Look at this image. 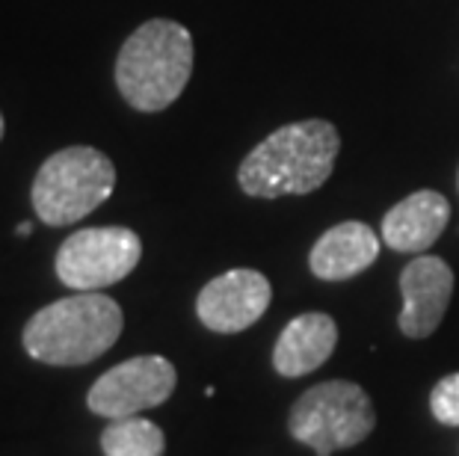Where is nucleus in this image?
<instances>
[{
    "label": "nucleus",
    "mask_w": 459,
    "mask_h": 456,
    "mask_svg": "<svg viewBox=\"0 0 459 456\" xmlns=\"http://www.w3.org/2000/svg\"><path fill=\"white\" fill-rule=\"evenodd\" d=\"M273 288L264 273L249 267L229 270L199 290L196 314L204 329L217 335H234L258 323L270 308Z\"/></svg>",
    "instance_id": "obj_8"
},
{
    "label": "nucleus",
    "mask_w": 459,
    "mask_h": 456,
    "mask_svg": "<svg viewBox=\"0 0 459 456\" xmlns=\"http://www.w3.org/2000/svg\"><path fill=\"white\" fill-rule=\"evenodd\" d=\"M18 237H27V235H33V222H18Z\"/></svg>",
    "instance_id": "obj_15"
},
{
    "label": "nucleus",
    "mask_w": 459,
    "mask_h": 456,
    "mask_svg": "<svg viewBox=\"0 0 459 456\" xmlns=\"http://www.w3.org/2000/svg\"><path fill=\"white\" fill-rule=\"evenodd\" d=\"M456 190H459V172H456Z\"/></svg>",
    "instance_id": "obj_17"
},
{
    "label": "nucleus",
    "mask_w": 459,
    "mask_h": 456,
    "mask_svg": "<svg viewBox=\"0 0 459 456\" xmlns=\"http://www.w3.org/2000/svg\"><path fill=\"white\" fill-rule=\"evenodd\" d=\"M338 323L324 312H306L294 317L281 329L276 347H273V367L279 376L297 380L317 367L326 365V358L335 353Z\"/></svg>",
    "instance_id": "obj_12"
},
{
    "label": "nucleus",
    "mask_w": 459,
    "mask_h": 456,
    "mask_svg": "<svg viewBox=\"0 0 459 456\" xmlns=\"http://www.w3.org/2000/svg\"><path fill=\"white\" fill-rule=\"evenodd\" d=\"M379 240L374 228L359 219L332 226L317 237L308 252V270L320 281H347L374 264L379 258Z\"/></svg>",
    "instance_id": "obj_11"
},
{
    "label": "nucleus",
    "mask_w": 459,
    "mask_h": 456,
    "mask_svg": "<svg viewBox=\"0 0 459 456\" xmlns=\"http://www.w3.org/2000/svg\"><path fill=\"white\" fill-rule=\"evenodd\" d=\"M125 314L113 297L101 290H74L39 308L27 320L22 344L30 358L54 367H77L101 358L119 341Z\"/></svg>",
    "instance_id": "obj_2"
},
{
    "label": "nucleus",
    "mask_w": 459,
    "mask_h": 456,
    "mask_svg": "<svg viewBox=\"0 0 459 456\" xmlns=\"http://www.w3.org/2000/svg\"><path fill=\"white\" fill-rule=\"evenodd\" d=\"M400 308L397 326L406 338H429L442 326L454 297V270L438 255H418L400 273Z\"/></svg>",
    "instance_id": "obj_9"
},
{
    "label": "nucleus",
    "mask_w": 459,
    "mask_h": 456,
    "mask_svg": "<svg viewBox=\"0 0 459 456\" xmlns=\"http://www.w3.org/2000/svg\"><path fill=\"white\" fill-rule=\"evenodd\" d=\"M193 74V36L169 18H152L125 39L116 56V86L140 113H160L181 99Z\"/></svg>",
    "instance_id": "obj_3"
},
{
    "label": "nucleus",
    "mask_w": 459,
    "mask_h": 456,
    "mask_svg": "<svg viewBox=\"0 0 459 456\" xmlns=\"http://www.w3.org/2000/svg\"><path fill=\"white\" fill-rule=\"evenodd\" d=\"M338 154L341 133L332 122H290L273 131L243 158L238 184L252 199L306 196L329 181Z\"/></svg>",
    "instance_id": "obj_1"
},
{
    "label": "nucleus",
    "mask_w": 459,
    "mask_h": 456,
    "mask_svg": "<svg viewBox=\"0 0 459 456\" xmlns=\"http://www.w3.org/2000/svg\"><path fill=\"white\" fill-rule=\"evenodd\" d=\"M447 219H451V202L436 190H418L385 213L379 235L388 249L421 255L445 235Z\"/></svg>",
    "instance_id": "obj_10"
},
{
    "label": "nucleus",
    "mask_w": 459,
    "mask_h": 456,
    "mask_svg": "<svg viewBox=\"0 0 459 456\" xmlns=\"http://www.w3.org/2000/svg\"><path fill=\"white\" fill-rule=\"evenodd\" d=\"M0 140H4V113H0Z\"/></svg>",
    "instance_id": "obj_16"
},
{
    "label": "nucleus",
    "mask_w": 459,
    "mask_h": 456,
    "mask_svg": "<svg viewBox=\"0 0 459 456\" xmlns=\"http://www.w3.org/2000/svg\"><path fill=\"white\" fill-rule=\"evenodd\" d=\"M429 412L445 426H459V374L442 376L429 391Z\"/></svg>",
    "instance_id": "obj_14"
},
{
    "label": "nucleus",
    "mask_w": 459,
    "mask_h": 456,
    "mask_svg": "<svg viewBox=\"0 0 459 456\" xmlns=\"http://www.w3.org/2000/svg\"><path fill=\"white\" fill-rule=\"evenodd\" d=\"M116 187V167L92 145H68L39 167L30 199L45 226H72L101 208Z\"/></svg>",
    "instance_id": "obj_4"
},
{
    "label": "nucleus",
    "mask_w": 459,
    "mask_h": 456,
    "mask_svg": "<svg viewBox=\"0 0 459 456\" xmlns=\"http://www.w3.org/2000/svg\"><path fill=\"white\" fill-rule=\"evenodd\" d=\"M101 451L104 456H163L166 435L140 415L116 418L101 430Z\"/></svg>",
    "instance_id": "obj_13"
},
{
    "label": "nucleus",
    "mask_w": 459,
    "mask_h": 456,
    "mask_svg": "<svg viewBox=\"0 0 459 456\" xmlns=\"http://www.w3.org/2000/svg\"><path fill=\"white\" fill-rule=\"evenodd\" d=\"M377 426V412L368 391L350 380H329L299 394L290 406L288 430L317 456L356 448Z\"/></svg>",
    "instance_id": "obj_5"
},
{
    "label": "nucleus",
    "mask_w": 459,
    "mask_h": 456,
    "mask_svg": "<svg viewBox=\"0 0 459 456\" xmlns=\"http://www.w3.org/2000/svg\"><path fill=\"white\" fill-rule=\"evenodd\" d=\"M175 385H178V374L169 358L134 356L92 383L86 406L92 415H101L107 421L131 418L143 409L163 406L172 397Z\"/></svg>",
    "instance_id": "obj_7"
},
{
    "label": "nucleus",
    "mask_w": 459,
    "mask_h": 456,
    "mask_svg": "<svg viewBox=\"0 0 459 456\" xmlns=\"http://www.w3.org/2000/svg\"><path fill=\"white\" fill-rule=\"evenodd\" d=\"M143 258V240L125 226L81 228L56 249V279L72 290H101L134 273Z\"/></svg>",
    "instance_id": "obj_6"
}]
</instances>
